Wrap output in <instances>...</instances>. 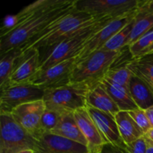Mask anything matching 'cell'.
<instances>
[{
	"label": "cell",
	"instance_id": "1",
	"mask_svg": "<svg viewBox=\"0 0 153 153\" xmlns=\"http://www.w3.org/2000/svg\"><path fill=\"white\" fill-rule=\"evenodd\" d=\"M76 0H39L22 9L25 16L19 25L0 37V55L22 48L53 21L76 8Z\"/></svg>",
	"mask_w": 153,
	"mask_h": 153
},
{
	"label": "cell",
	"instance_id": "2",
	"mask_svg": "<svg viewBox=\"0 0 153 153\" xmlns=\"http://www.w3.org/2000/svg\"><path fill=\"white\" fill-rule=\"evenodd\" d=\"M104 17L107 16H95L75 8L53 21L20 49L22 51L30 49L48 50L66 39L82 32Z\"/></svg>",
	"mask_w": 153,
	"mask_h": 153
},
{
	"label": "cell",
	"instance_id": "3",
	"mask_svg": "<svg viewBox=\"0 0 153 153\" xmlns=\"http://www.w3.org/2000/svg\"><path fill=\"white\" fill-rule=\"evenodd\" d=\"M114 20L110 17H104L87 28L82 32L66 39L64 41L55 45L46 50V55L40 61L39 71L46 70L60 62L76 58L87 42L100 29L111 21Z\"/></svg>",
	"mask_w": 153,
	"mask_h": 153
},
{
	"label": "cell",
	"instance_id": "4",
	"mask_svg": "<svg viewBox=\"0 0 153 153\" xmlns=\"http://www.w3.org/2000/svg\"><path fill=\"white\" fill-rule=\"evenodd\" d=\"M91 84L70 83L54 89L44 91L43 102L46 108L60 114L74 113L87 106V95Z\"/></svg>",
	"mask_w": 153,
	"mask_h": 153
},
{
	"label": "cell",
	"instance_id": "5",
	"mask_svg": "<svg viewBox=\"0 0 153 153\" xmlns=\"http://www.w3.org/2000/svg\"><path fill=\"white\" fill-rule=\"evenodd\" d=\"M120 51L100 49L76 63L72 74L71 83L85 82L94 85L101 81L114 62Z\"/></svg>",
	"mask_w": 153,
	"mask_h": 153
},
{
	"label": "cell",
	"instance_id": "6",
	"mask_svg": "<svg viewBox=\"0 0 153 153\" xmlns=\"http://www.w3.org/2000/svg\"><path fill=\"white\" fill-rule=\"evenodd\" d=\"M0 153L34 150L37 140L17 123L10 114H0Z\"/></svg>",
	"mask_w": 153,
	"mask_h": 153
},
{
	"label": "cell",
	"instance_id": "7",
	"mask_svg": "<svg viewBox=\"0 0 153 153\" xmlns=\"http://www.w3.org/2000/svg\"><path fill=\"white\" fill-rule=\"evenodd\" d=\"M142 0H76V9L95 16L120 19L137 12Z\"/></svg>",
	"mask_w": 153,
	"mask_h": 153
},
{
	"label": "cell",
	"instance_id": "8",
	"mask_svg": "<svg viewBox=\"0 0 153 153\" xmlns=\"http://www.w3.org/2000/svg\"><path fill=\"white\" fill-rule=\"evenodd\" d=\"M44 91L31 84L8 85L1 90L0 114H10L16 107L43 99Z\"/></svg>",
	"mask_w": 153,
	"mask_h": 153
},
{
	"label": "cell",
	"instance_id": "9",
	"mask_svg": "<svg viewBox=\"0 0 153 153\" xmlns=\"http://www.w3.org/2000/svg\"><path fill=\"white\" fill-rule=\"evenodd\" d=\"M76 64V58H70L39 71L30 84L43 91L69 85Z\"/></svg>",
	"mask_w": 153,
	"mask_h": 153
},
{
	"label": "cell",
	"instance_id": "10",
	"mask_svg": "<svg viewBox=\"0 0 153 153\" xmlns=\"http://www.w3.org/2000/svg\"><path fill=\"white\" fill-rule=\"evenodd\" d=\"M45 109V103L41 100L18 106L12 111L10 114L21 127L38 140L45 134L40 124Z\"/></svg>",
	"mask_w": 153,
	"mask_h": 153
},
{
	"label": "cell",
	"instance_id": "11",
	"mask_svg": "<svg viewBox=\"0 0 153 153\" xmlns=\"http://www.w3.org/2000/svg\"><path fill=\"white\" fill-rule=\"evenodd\" d=\"M40 61L39 49H30L22 51L7 86L31 83L39 72Z\"/></svg>",
	"mask_w": 153,
	"mask_h": 153
},
{
	"label": "cell",
	"instance_id": "12",
	"mask_svg": "<svg viewBox=\"0 0 153 153\" xmlns=\"http://www.w3.org/2000/svg\"><path fill=\"white\" fill-rule=\"evenodd\" d=\"M136 13H137V12L134 14L130 15V16L114 19V20L108 23L106 25H105L100 31H97L87 42V43L85 45L80 53L76 57V63L85 59V58L89 56L93 52L101 49L113 36H114L118 31L123 29L126 25H128L134 19Z\"/></svg>",
	"mask_w": 153,
	"mask_h": 153
},
{
	"label": "cell",
	"instance_id": "13",
	"mask_svg": "<svg viewBox=\"0 0 153 153\" xmlns=\"http://www.w3.org/2000/svg\"><path fill=\"white\" fill-rule=\"evenodd\" d=\"M75 119L87 140V147L89 153H100L105 145L108 144L87 108L79 109L74 113Z\"/></svg>",
	"mask_w": 153,
	"mask_h": 153
},
{
	"label": "cell",
	"instance_id": "14",
	"mask_svg": "<svg viewBox=\"0 0 153 153\" xmlns=\"http://www.w3.org/2000/svg\"><path fill=\"white\" fill-rule=\"evenodd\" d=\"M36 153H89L85 145L53 134H45L37 140Z\"/></svg>",
	"mask_w": 153,
	"mask_h": 153
},
{
	"label": "cell",
	"instance_id": "15",
	"mask_svg": "<svg viewBox=\"0 0 153 153\" xmlns=\"http://www.w3.org/2000/svg\"><path fill=\"white\" fill-rule=\"evenodd\" d=\"M86 108L106 142L123 149H125L126 144L120 134L115 117L89 106Z\"/></svg>",
	"mask_w": 153,
	"mask_h": 153
},
{
	"label": "cell",
	"instance_id": "16",
	"mask_svg": "<svg viewBox=\"0 0 153 153\" xmlns=\"http://www.w3.org/2000/svg\"><path fill=\"white\" fill-rule=\"evenodd\" d=\"M87 106L110 114L114 117L120 111L101 81L91 85L87 95Z\"/></svg>",
	"mask_w": 153,
	"mask_h": 153
},
{
	"label": "cell",
	"instance_id": "17",
	"mask_svg": "<svg viewBox=\"0 0 153 153\" xmlns=\"http://www.w3.org/2000/svg\"><path fill=\"white\" fill-rule=\"evenodd\" d=\"M147 1L142 0L137 10L132 31L127 42V46L134 43L142 36L153 29V10L148 5Z\"/></svg>",
	"mask_w": 153,
	"mask_h": 153
},
{
	"label": "cell",
	"instance_id": "18",
	"mask_svg": "<svg viewBox=\"0 0 153 153\" xmlns=\"http://www.w3.org/2000/svg\"><path fill=\"white\" fill-rule=\"evenodd\" d=\"M50 134L65 137L86 146L88 144L86 139L76 123L73 113L61 114L56 127Z\"/></svg>",
	"mask_w": 153,
	"mask_h": 153
},
{
	"label": "cell",
	"instance_id": "19",
	"mask_svg": "<svg viewBox=\"0 0 153 153\" xmlns=\"http://www.w3.org/2000/svg\"><path fill=\"white\" fill-rule=\"evenodd\" d=\"M115 120L121 137L126 145L131 144L144 136V133L130 116L128 111H120L115 115Z\"/></svg>",
	"mask_w": 153,
	"mask_h": 153
},
{
	"label": "cell",
	"instance_id": "20",
	"mask_svg": "<svg viewBox=\"0 0 153 153\" xmlns=\"http://www.w3.org/2000/svg\"><path fill=\"white\" fill-rule=\"evenodd\" d=\"M128 90L138 108L145 111L153 106V91L140 78L133 75L130 80Z\"/></svg>",
	"mask_w": 153,
	"mask_h": 153
},
{
	"label": "cell",
	"instance_id": "21",
	"mask_svg": "<svg viewBox=\"0 0 153 153\" xmlns=\"http://www.w3.org/2000/svg\"><path fill=\"white\" fill-rule=\"evenodd\" d=\"M128 67L134 76L146 82L153 91V53L133 57Z\"/></svg>",
	"mask_w": 153,
	"mask_h": 153
},
{
	"label": "cell",
	"instance_id": "22",
	"mask_svg": "<svg viewBox=\"0 0 153 153\" xmlns=\"http://www.w3.org/2000/svg\"><path fill=\"white\" fill-rule=\"evenodd\" d=\"M101 82L104 85L106 91H108L112 100L119 108L120 111H130L138 108L131 98L128 90L112 85L104 79H102Z\"/></svg>",
	"mask_w": 153,
	"mask_h": 153
},
{
	"label": "cell",
	"instance_id": "23",
	"mask_svg": "<svg viewBox=\"0 0 153 153\" xmlns=\"http://www.w3.org/2000/svg\"><path fill=\"white\" fill-rule=\"evenodd\" d=\"M22 54V49L16 48L0 55V90L8 85L9 79L13 73L16 63Z\"/></svg>",
	"mask_w": 153,
	"mask_h": 153
},
{
	"label": "cell",
	"instance_id": "24",
	"mask_svg": "<svg viewBox=\"0 0 153 153\" xmlns=\"http://www.w3.org/2000/svg\"><path fill=\"white\" fill-rule=\"evenodd\" d=\"M134 17L128 25H126L123 29H121L114 36H113L101 49H104L106 51H120L123 48L127 46V42H128L130 34L132 31L133 25H134Z\"/></svg>",
	"mask_w": 153,
	"mask_h": 153
},
{
	"label": "cell",
	"instance_id": "25",
	"mask_svg": "<svg viewBox=\"0 0 153 153\" xmlns=\"http://www.w3.org/2000/svg\"><path fill=\"white\" fill-rule=\"evenodd\" d=\"M153 44V29L139 38L137 41L128 46L131 54L134 58L143 55Z\"/></svg>",
	"mask_w": 153,
	"mask_h": 153
},
{
	"label": "cell",
	"instance_id": "26",
	"mask_svg": "<svg viewBox=\"0 0 153 153\" xmlns=\"http://www.w3.org/2000/svg\"><path fill=\"white\" fill-rule=\"evenodd\" d=\"M61 114L54 111L46 108L41 117V128L44 134H49L56 127Z\"/></svg>",
	"mask_w": 153,
	"mask_h": 153
},
{
	"label": "cell",
	"instance_id": "27",
	"mask_svg": "<svg viewBox=\"0 0 153 153\" xmlns=\"http://www.w3.org/2000/svg\"><path fill=\"white\" fill-rule=\"evenodd\" d=\"M25 16V13L22 10H21L16 14L7 15L4 18L2 25H1V30H0V37H2L14 30L22 22Z\"/></svg>",
	"mask_w": 153,
	"mask_h": 153
},
{
	"label": "cell",
	"instance_id": "28",
	"mask_svg": "<svg viewBox=\"0 0 153 153\" xmlns=\"http://www.w3.org/2000/svg\"><path fill=\"white\" fill-rule=\"evenodd\" d=\"M128 113H129L130 116L133 118L134 122L138 126L139 128L144 133V134L152 128V126L149 123V119H148L144 110L137 108L135 110L130 111H128Z\"/></svg>",
	"mask_w": 153,
	"mask_h": 153
},
{
	"label": "cell",
	"instance_id": "29",
	"mask_svg": "<svg viewBox=\"0 0 153 153\" xmlns=\"http://www.w3.org/2000/svg\"><path fill=\"white\" fill-rule=\"evenodd\" d=\"M147 149V143L145 140L144 137L136 140L134 143L126 145L123 149V153H146Z\"/></svg>",
	"mask_w": 153,
	"mask_h": 153
},
{
	"label": "cell",
	"instance_id": "30",
	"mask_svg": "<svg viewBox=\"0 0 153 153\" xmlns=\"http://www.w3.org/2000/svg\"><path fill=\"white\" fill-rule=\"evenodd\" d=\"M100 153H123V150L121 148L108 143V144L105 145L102 150Z\"/></svg>",
	"mask_w": 153,
	"mask_h": 153
},
{
	"label": "cell",
	"instance_id": "31",
	"mask_svg": "<svg viewBox=\"0 0 153 153\" xmlns=\"http://www.w3.org/2000/svg\"><path fill=\"white\" fill-rule=\"evenodd\" d=\"M144 139L147 144H150L153 146V128H151L147 133L144 134Z\"/></svg>",
	"mask_w": 153,
	"mask_h": 153
},
{
	"label": "cell",
	"instance_id": "32",
	"mask_svg": "<svg viewBox=\"0 0 153 153\" xmlns=\"http://www.w3.org/2000/svg\"><path fill=\"white\" fill-rule=\"evenodd\" d=\"M145 112H146V116H147L149 123H150L151 126H152V128H153V106L145 110Z\"/></svg>",
	"mask_w": 153,
	"mask_h": 153
},
{
	"label": "cell",
	"instance_id": "33",
	"mask_svg": "<svg viewBox=\"0 0 153 153\" xmlns=\"http://www.w3.org/2000/svg\"><path fill=\"white\" fill-rule=\"evenodd\" d=\"M146 153H153V146L150 144H147V149Z\"/></svg>",
	"mask_w": 153,
	"mask_h": 153
},
{
	"label": "cell",
	"instance_id": "34",
	"mask_svg": "<svg viewBox=\"0 0 153 153\" xmlns=\"http://www.w3.org/2000/svg\"><path fill=\"white\" fill-rule=\"evenodd\" d=\"M150 53H153V44L147 49V50L146 51V52H144V53L143 54V55H146V54H150Z\"/></svg>",
	"mask_w": 153,
	"mask_h": 153
},
{
	"label": "cell",
	"instance_id": "35",
	"mask_svg": "<svg viewBox=\"0 0 153 153\" xmlns=\"http://www.w3.org/2000/svg\"><path fill=\"white\" fill-rule=\"evenodd\" d=\"M18 153H36V152L34 149H25V150L20 151V152H19Z\"/></svg>",
	"mask_w": 153,
	"mask_h": 153
},
{
	"label": "cell",
	"instance_id": "36",
	"mask_svg": "<svg viewBox=\"0 0 153 153\" xmlns=\"http://www.w3.org/2000/svg\"><path fill=\"white\" fill-rule=\"evenodd\" d=\"M147 3H148V5H149V7L153 10V0H148Z\"/></svg>",
	"mask_w": 153,
	"mask_h": 153
}]
</instances>
